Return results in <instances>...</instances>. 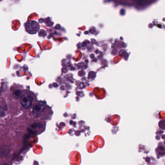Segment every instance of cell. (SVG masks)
I'll list each match as a JSON object with an SVG mask.
<instances>
[{
  "label": "cell",
  "instance_id": "6da1fadb",
  "mask_svg": "<svg viewBox=\"0 0 165 165\" xmlns=\"http://www.w3.org/2000/svg\"><path fill=\"white\" fill-rule=\"evenodd\" d=\"M32 101H33V98L32 96L30 95H23L22 96L21 98V105L23 107L24 109H29L32 105Z\"/></svg>",
  "mask_w": 165,
  "mask_h": 165
},
{
  "label": "cell",
  "instance_id": "7a4b0ae2",
  "mask_svg": "<svg viewBox=\"0 0 165 165\" xmlns=\"http://www.w3.org/2000/svg\"><path fill=\"white\" fill-rule=\"evenodd\" d=\"M25 27L27 31L29 34H36L39 29V25L35 21H30L25 24Z\"/></svg>",
  "mask_w": 165,
  "mask_h": 165
},
{
  "label": "cell",
  "instance_id": "3957f363",
  "mask_svg": "<svg viewBox=\"0 0 165 165\" xmlns=\"http://www.w3.org/2000/svg\"><path fill=\"white\" fill-rule=\"evenodd\" d=\"M46 106V104L43 101H39L35 104L32 109V114L35 116H38L42 113Z\"/></svg>",
  "mask_w": 165,
  "mask_h": 165
},
{
  "label": "cell",
  "instance_id": "277c9868",
  "mask_svg": "<svg viewBox=\"0 0 165 165\" xmlns=\"http://www.w3.org/2000/svg\"><path fill=\"white\" fill-rule=\"evenodd\" d=\"M13 96L14 98H15L16 99H19V98H21V97H22V91H21V90H16V91H15L13 93Z\"/></svg>",
  "mask_w": 165,
  "mask_h": 165
}]
</instances>
